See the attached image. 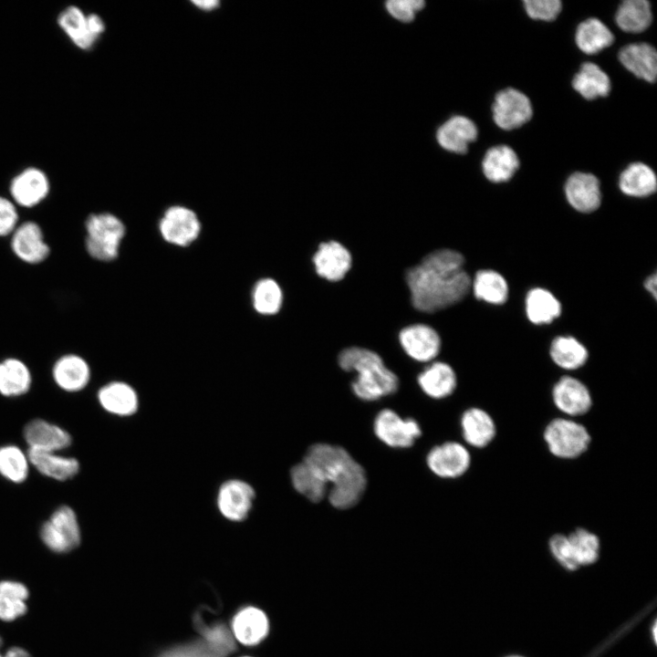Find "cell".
<instances>
[{
    "label": "cell",
    "instance_id": "6da1fadb",
    "mask_svg": "<svg viewBox=\"0 0 657 657\" xmlns=\"http://www.w3.org/2000/svg\"><path fill=\"white\" fill-rule=\"evenodd\" d=\"M464 256L454 249H435L404 274L412 308L432 314L462 301L471 290Z\"/></svg>",
    "mask_w": 657,
    "mask_h": 657
},
{
    "label": "cell",
    "instance_id": "7a4b0ae2",
    "mask_svg": "<svg viewBox=\"0 0 657 657\" xmlns=\"http://www.w3.org/2000/svg\"><path fill=\"white\" fill-rule=\"evenodd\" d=\"M303 461L309 465L328 491V500L338 509L359 503L367 485L363 467L344 448L328 443L311 445Z\"/></svg>",
    "mask_w": 657,
    "mask_h": 657
},
{
    "label": "cell",
    "instance_id": "3957f363",
    "mask_svg": "<svg viewBox=\"0 0 657 657\" xmlns=\"http://www.w3.org/2000/svg\"><path fill=\"white\" fill-rule=\"evenodd\" d=\"M338 364L345 371L357 373L351 389L362 401H377L399 389L398 376L385 365L379 353L370 349L347 347L339 353Z\"/></svg>",
    "mask_w": 657,
    "mask_h": 657
},
{
    "label": "cell",
    "instance_id": "277c9868",
    "mask_svg": "<svg viewBox=\"0 0 657 657\" xmlns=\"http://www.w3.org/2000/svg\"><path fill=\"white\" fill-rule=\"evenodd\" d=\"M549 452L561 459H575L589 448L591 436L581 423L568 418L550 421L543 433Z\"/></svg>",
    "mask_w": 657,
    "mask_h": 657
},
{
    "label": "cell",
    "instance_id": "5b68a950",
    "mask_svg": "<svg viewBox=\"0 0 657 657\" xmlns=\"http://www.w3.org/2000/svg\"><path fill=\"white\" fill-rule=\"evenodd\" d=\"M87 249L91 256L110 261L118 255L120 243L124 236L122 222L110 214H93L87 221Z\"/></svg>",
    "mask_w": 657,
    "mask_h": 657
},
{
    "label": "cell",
    "instance_id": "8992f818",
    "mask_svg": "<svg viewBox=\"0 0 657 657\" xmlns=\"http://www.w3.org/2000/svg\"><path fill=\"white\" fill-rule=\"evenodd\" d=\"M43 543L53 552L67 553L78 548L81 534L77 516L68 506L54 511L40 530Z\"/></svg>",
    "mask_w": 657,
    "mask_h": 657
},
{
    "label": "cell",
    "instance_id": "52a82bcc",
    "mask_svg": "<svg viewBox=\"0 0 657 657\" xmlns=\"http://www.w3.org/2000/svg\"><path fill=\"white\" fill-rule=\"evenodd\" d=\"M373 429L376 436L392 448H409L422 435L414 419H402L391 409H383L376 415Z\"/></svg>",
    "mask_w": 657,
    "mask_h": 657
},
{
    "label": "cell",
    "instance_id": "ba28073f",
    "mask_svg": "<svg viewBox=\"0 0 657 657\" xmlns=\"http://www.w3.org/2000/svg\"><path fill=\"white\" fill-rule=\"evenodd\" d=\"M492 112L493 120L500 129L511 130L531 120L533 108L527 95L516 89L507 88L495 95Z\"/></svg>",
    "mask_w": 657,
    "mask_h": 657
},
{
    "label": "cell",
    "instance_id": "9c48e42d",
    "mask_svg": "<svg viewBox=\"0 0 657 657\" xmlns=\"http://www.w3.org/2000/svg\"><path fill=\"white\" fill-rule=\"evenodd\" d=\"M398 339L404 352L419 362H429L435 359L442 345L439 333L423 323L405 326L399 331Z\"/></svg>",
    "mask_w": 657,
    "mask_h": 657
},
{
    "label": "cell",
    "instance_id": "30bf717a",
    "mask_svg": "<svg viewBox=\"0 0 657 657\" xmlns=\"http://www.w3.org/2000/svg\"><path fill=\"white\" fill-rule=\"evenodd\" d=\"M316 274L327 281L339 282L352 266L350 251L340 242L330 240L319 243L312 256Z\"/></svg>",
    "mask_w": 657,
    "mask_h": 657
},
{
    "label": "cell",
    "instance_id": "8fae6325",
    "mask_svg": "<svg viewBox=\"0 0 657 657\" xmlns=\"http://www.w3.org/2000/svg\"><path fill=\"white\" fill-rule=\"evenodd\" d=\"M426 463L437 476L452 479L462 476L469 469L471 455L462 443L445 442L431 449Z\"/></svg>",
    "mask_w": 657,
    "mask_h": 657
},
{
    "label": "cell",
    "instance_id": "7c38bea8",
    "mask_svg": "<svg viewBox=\"0 0 657 657\" xmlns=\"http://www.w3.org/2000/svg\"><path fill=\"white\" fill-rule=\"evenodd\" d=\"M159 226L163 239L179 246H185L193 242L201 229L196 214L181 205L168 208Z\"/></svg>",
    "mask_w": 657,
    "mask_h": 657
},
{
    "label": "cell",
    "instance_id": "4fadbf2b",
    "mask_svg": "<svg viewBox=\"0 0 657 657\" xmlns=\"http://www.w3.org/2000/svg\"><path fill=\"white\" fill-rule=\"evenodd\" d=\"M552 400L562 413L572 417L586 414L593 403L588 387L571 376H563L555 383Z\"/></svg>",
    "mask_w": 657,
    "mask_h": 657
},
{
    "label": "cell",
    "instance_id": "5bb4252c",
    "mask_svg": "<svg viewBox=\"0 0 657 657\" xmlns=\"http://www.w3.org/2000/svg\"><path fill=\"white\" fill-rule=\"evenodd\" d=\"M254 499L255 491L249 484L242 480L232 479L220 486L217 506L224 518L240 522L248 516Z\"/></svg>",
    "mask_w": 657,
    "mask_h": 657
},
{
    "label": "cell",
    "instance_id": "9a60e30c",
    "mask_svg": "<svg viewBox=\"0 0 657 657\" xmlns=\"http://www.w3.org/2000/svg\"><path fill=\"white\" fill-rule=\"evenodd\" d=\"M60 26L79 47L89 48L104 31V23L97 15L88 16L75 6L62 12L58 17Z\"/></svg>",
    "mask_w": 657,
    "mask_h": 657
},
{
    "label": "cell",
    "instance_id": "2e32d148",
    "mask_svg": "<svg viewBox=\"0 0 657 657\" xmlns=\"http://www.w3.org/2000/svg\"><path fill=\"white\" fill-rule=\"evenodd\" d=\"M565 194L569 204L579 212L591 213L601 202L600 181L591 173H572L565 184Z\"/></svg>",
    "mask_w": 657,
    "mask_h": 657
},
{
    "label": "cell",
    "instance_id": "e0dca14e",
    "mask_svg": "<svg viewBox=\"0 0 657 657\" xmlns=\"http://www.w3.org/2000/svg\"><path fill=\"white\" fill-rule=\"evenodd\" d=\"M24 437L29 449L57 452L71 444V436L59 426L42 419L29 422L24 429Z\"/></svg>",
    "mask_w": 657,
    "mask_h": 657
},
{
    "label": "cell",
    "instance_id": "ac0fdd59",
    "mask_svg": "<svg viewBox=\"0 0 657 657\" xmlns=\"http://www.w3.org/2000/svg\"><path fill=\"white\" fill-rule=\"evenodd\" d=\"M461 430L464 440L475 448L489 445L496 434V426L492 416L481 408H469L461 416Z\"/></svg>",
    "mask_w": 657,
    "mask_h": 657
},
{
    "label": "cell",
    "instance_id": "d6986e66",
    "mask_svg": "<svg viewBox=\"0 0 657 657\" xmlns=\"http://www.w3.org/2000/svg\"><path fill=\"white\" fill-rule=\"evenodd\" d=\"M619 60L637 78L653 83L657 77V53L648 43L630 44L619 52Z\"/></svg>",
    "mask_w": 657,
    "mask_h": 657
},
{
    "label": "cell",
    "instance_id": "ffe728a7",
    "mask_svg": "<svg viewBox=\"0 0 657 657\" xmlns=\"http://www.w3.org/2000/svg\"><path fill=\"white\" fill-rule=\"evenodd\" d=\"M269 631L266 615L259 609L246 607L232 621V633L242 644L252 646L263 641Z\"/></svg>",
    "mask_w": 657,
    "mask_h": 657
},
{
    "label": "cell",
    "instance_id": "44dd1931",
    "mask_svg": "<svg viewBox=\"0 0 657 657\" xmlns=\"http://www.w3.org/2000/svg\"><path fill=\"white\" fill-rule=\"evenodd\" d=\"M475 124L466 117L454 116L445 121L437 131V141L446 151L465 153L469 143L477 138Z\"/></svg>",
    "mask_w": 657,
    "mask_h": 657
},
{
    "label": "cell",
    "instance_id": "7402d4cb",
    "mask_svg": "<svg viewBox=\"0 0 657 657\" xmlns=\"http://www.w3.org/2000/svg\"><path fill=\"white\" fill-rule=\"evenodd\" d=\"M417 381L427 396L439 400L453 394L457 385V377L449 364L435 361L418 375Z\"/></svg>",
    "mask_w": 657,
    "mask_h": 657
},
{
    "label": "cell",
    "instance_id": "603a6c76",
    "mask_svg": "<svg viewBox=\"0 0 657 657\" xmlns=\"http://www.w3.org/2000/svg\"><path fill=\"white\" fill-rule=\"evenodd\" d=\"M29 463L43 475L55 480L65 481L74 477L78 470L77 459L59 455L57 452L28 449Z\"/></svg>",
    "mask_w": 657,
    "mask_h": 657
},
{
    "label": "cell",
    "instance_id": "cb8c5ba5",
    "mask_svg": "<svg viewBox=\"0 0 657 657\" xmlns=\"http://www.w3.org/2000/svg\"><path fill=\"white\" fill-rule=\"evenodd\" d=\"M12 248L17 256L28 263H38L49 253L39 226L32 222L25 223L16 229L12 238Z\"/></svg>",
    "mask_w": 657,
    "mask_h": 657
},
{
    "label": "cell",
    "instance_id": "d4e9b609",
    "mask_svg": "<svg viewBox=\"0 0 657 657\" xmlns=\"http://www.w3.org/2000/svg\"><path fill=\"white\" fill-rule=\"evenodd\" d=\"M519 167V159L513 149L497 145L487 150L482 162L483 172L493 182L509 181Z\"/></svg>",
    "mask_w": 657,
    "mask_h": 657
},
{
    "label": "cell",
    "instance_id": "484cf974",
    "mask_svg": "<svg viewBox=\"0 0 657 657\" xmlns=\"http://www.w3.org/2000/svg\"><path fill=\"white\" fill-rule=\"evenodd\" d=\"M98 399L105 411L119 416L133 414L139 405L136 391L121 381H114L103 386L98 392Z\"/></svg>",
    "mask_w": 657,
    "mask_h": 657
},
{
    "label": "cell",
    "instance_id": "4316f807",
    "mask_svg": "<svg viewBox=\"0 0 657 657\" xmlns=\"http://www.w3.org/2000/svg\"><path fill=\"white\" fill-rule=\"evenodd\" d=\"M11 193L21 205L32 206L39 203L48 192L46 175L36 169H27L11 183Z\"/></svg>",
    "mask_w": 657,
    "mask_h": 657
},
{
    "label": "cell",
    "instance_id": "83f0119b",
    "mask_svg": "<svg viewBox=\"0 0 657 657\" xmlns=\"http://www.w3.org/2000/svg\"><path fill=\"white\" fill-rule=\"evenodd\" d=\"M53 377L61 389L67 391H78L88 384L89 368L82 358L68 355L56 362Z\"/></svg>",
    "mask_w": 657,
    "mask_h": 657
},
{
    "label": "cell",
    "instance_id": "f1b7e54d",
    "mask_svg": "<svg viewBox=\"0 0 657 657\" xmlns=\"http://www.w3.org/2000/svg\"><path fill=\"white\" fill-rule=\"evenodd\" d=\"M619 186L626 195L646 197L655 193L657 180L654 172L648 165L633 162L620 173Z\"/></svg>",
    "mask_w": 657,
    "mask_h": 657
},
{
    "label": "cell",
    "instance_id": "f546056e",
    "mask_svg": "<svg viewBox=\"0 0 657 657\" xmlns=\"http://www.w3.org/2000/svg\"><path fill=\"white\" fill-rule=\"evenodd\" d=\"M572 87L588 100L606 97L611 85L609 76L591 62L583 63L572 79Z\"/></svg>",
    "mask_w": 657,
    "mask_h": 657
},
{
    "label": "cell",
    "instance_id": "4dcf8cb0",
    "mask_svg": "<svg viewBox=\"0 0 657 657\" xmlns=\"http://www.w3.org/2000/svg\"><path fill=\"white\" fill-rule=\"evenodd\" d=\"M575 40L582 52L592 55L610 47L614 36L600 20L589 18L578 26Z\"/></svg>",
    "mask_w": 657,
    "mask_h": 657
},
{
    "label": "cell",
    "instance_id": "1f68e13d",
    "mask_svg": "<svg viewBox=\"0 0 657 657\" xmlns=\"http://www.w3.org/2000/svg\"><path fill=\"white\" fill-rule=\"evenodd\" d=\"M617 26L627 33H641L646 30L652 21L651 4L646 0H625L615 14Z\"/></svg>",
    "mask_w": 657,
    "mask_h": 657
},
{
    "label": "cell",
    "instance_id": "d6a6232c",
    "mask_svg": "<svg viewBox=\"0 0 657 657\" xmlns=\"http://www.w3.org/2000/svg\"><path fill=\"white\" fill-rule=\"evenodd\" d=\"M528 319L537 325L548 324L561 313V305L548 290L537 287L531 289L526 299Z\"/></svg>",
    "mask_w": 657,
    "mask_h": 657
},
{
    "label": "cell",
    "instance_id": "836d02e7",
    "mask_svg": "<svg viewBox=\"0 0 657 657\" xmlns=\"http://www.w3.org/2000/svg\"><path fill=\"white\" fill-rule=\"evenodd\" d=\"M471 288L476 298L495 305L505 303L508 296V286L504 276L489 269L475 274Z\"/></svg>",
    "mask_w": 657,
    "mask_h": 657
},
{
    "label": "cell",
    "instance_id": "e575fe53",
    "mask_svg": "<svg viewBox=\"0 0 657 657\" xmlns=\"http://www.w3.org/2000/svg\"><path fill=\"white\" fill-rule=\"evenodd\" d=\"M29 592L21 582L0 581V620L12 621L23 616L27 610L26 600Z\"/></svg>",
    "mask_w": 657,
    "mask_h": 657
},
{
    "label": "cell",
    "instance_id": "d590c367",
    "mask_svg": "<svg viewBox=\"0 0 657 657\" xmlns=\"http://www.w3.org/2000/svg\"><path fill=\"white\" fill-rule=\"evenodd\" d=\"M31 383L27 367L20 360L8 359L0 363V393L18 396L26 393Z\"/></svg>",
    "mask_w": 657,
    "mask_h": 657
},
{
    "label": "cell",
    "instance_id": "8d00e7d4",
    "mask_svg": "<svg viewBox=\"0 0 657 657\" xmlns=\"http://www.w3.org/2000/svg\"><path fill=\"white\" fill-rule=\"evenodd\" d=\"M553 361L564 370H577L588 360L587 349L572 337H558L550 346Z\"/></svg>",
    "mask_w": 657,
    "mask_h": 657
},
{
    "label": "cell",
    "instance_id": "74e56055",
    "mask_svg": "<svg viewBox=\"0 0 657 657\" xmlns=\"http://www.w3.org/2000/svg\"><path fill=\"white\" fill-rule=\"evenodd\" d=\"M569 553L576 568L595 562L599 558V537L585 528H577L567 536Z\"/></svg>",
    "mask_w": 657,
    "mask_h": 657
},
{
    "label": "cell",
    "instance_id": "f35d334b",
    "mask_svg": "<svg viewBox=\"0 0 657 657\" xmlns=\"http://www.w3.org/2000/svg\"><path fill=\"white\" fill-rule=\"evenodd\" d=\"M255 309L263 315L276 314L283 303L282 289L272 278H264L256 283L253 290Z\"/></svg>",
    "mask_w": 657,
    "mask_h": 657
},
{
    "label": "cell",
    "instance_id": "ab89813d",
    "mask_svg": "<svg viewBox=\"0 0 657 657\" xmlns=\"http://www.w3.org/2000/svg\"><path fill=\"white\" fill-rule=\"evenodd\" d=\"M27 455L16 445L0 447V474L14 483H22L28 474Z\"/></svg>",
    "mask_w": 657,
    "mask_h": 657
},
{
    "label": "cell",
    "instance_id": "60d3db41",
    "mask_svg": "<svg viewBox=\"0 0 657 657\" xmlns=\"http://www.w3.org/2000/svg\"><path fill=\"white\" fill-rule=\"evenodd\" d=\"M200 631L203 640L224 657L235 651L234 635L224 625L217 624L212 627L202 625Z\"/></svg>",
    "mask_w": 657,
    "mask_h": 657
},
{
    "label": "cell",
    "instance_id": "b9f144b4",
    "mask_svg": "<svg viewBox=\"0 0 657 657\" xmlns=\"http://www.w3.org/2000/svg\"><path fill=\"white\" fill-rule=\"evenodd\" d=\"M523 3L529 17L544 21L555 20L562 8L559 0H525Z\"/></svg>",
    "mask_w": 657,
    "mask_h": 657
},
{
    "label": "cell",
    "instance_id": "7bdbcfd3",
    "mask_svg": "<svg viewBox=\"0 0 657 657\" xmlns=\"http://www.w3.org/2000/svg\"><path fill=\"white\" fill-rule=\"evenodd\" d=\"M160 657H224L204 640L175 647L163 652Z\"/></svg>",
    "mask_w": 657,
    "mask_h": 657
},
{
    "label": "cell",
    "instance_id": "ee69618b",
    "mask_svg": "<svg viewBox=\"0 0 657 657\" xmlns=\"http://www.w3.org/2000/svg\"><path fill=\"white\" fill-rule=\"evenodd\" d=\"M424 2L422 0H390L386 2L388 12L396 19L402 22H411L415 14L422 9Z\"/></svg>",
    "mask_w": 657,
    "mask_h": 657
},
{
    "label": "cell",
    "instance_id": "f6af8a7d",
    "mask_svg": "<svg viewBox=\"0 0 657 657\" xmlns=\"http://www.w3.org/2000/svg\"><path fill=\"white\" fill-rule=\"evenodd\" d=\"M549 548L557 560L568 569H576L570 553L568 537L562 534L554 535L549 540Z\"/></svg>",
    "mask_w": 657,
    "mask_h": 657
},
{
    "label": "cell",
    "instance_id": "bcb514c9",
    "mask_svg": "<svg viewBox=\"0 0 657 657\" xmlns=\"http://www.w3.org/2000/svg\"><path fill=\"white\" fill-rule=\"evenodd\" d=\"M16 221L17 214L13 203L0 197V235H6L12 232Z\"/></svg>",
    "mask_w": 657,
    "mask_h": 657
},
{
    "label": "cell",
    "instance_id": "7dc6e473",
    "mask_svg": "<svg viewBox=\"0 0 657 657\" xmlns=\"http://www.w3.org/2000/svg\"><path fill=\"white\" fill-rule=\"evenodd\" d=\"M3 640L0 636V657H31L29 652L21 647H11L5 652H1Z\"/></svg>",
    "mask_w": 657,
    "mask_h": 657
},
{
    "label": "cell",
    "instance_id": "c3c4849f",
    "mask_svg": "<svg viewBox=\"0 0 657 657\" xmlns=\"http://www.w3.org/2000/svg\"><path fill=\"white\" fill-rule=\"evenodd\" d=\"M644 287L648 292H650L654 298L657 297V276L652 274L647 277L644 282Z\"/></svg>",
    "mask_w": 657,
    "mask_h": 657
},
{
    "label": "cell",
    "instance_id": "681fc988",
    "mask_svg": "<svg viewBox=\"0 0 657 657\" xmlns=\"http://www.w3.org/2000/svg\"><path fill=\"white\" fill-rule=\"evenodd\" d=\"M193 4L195 5L198 8L205 11H211L218 7L220 5V3L216 0L193 1Z\"/></svg>",
    "mask_w": 657,
    "mask_h": 657
},
{
    "label": "cell",
    "instance_id": "f907efd6",
    "mask_svg": "<svg viewBox=\"0 0 657 657\" xmlns=\"http://www.w3.org/2000/svg\"><path fill=\"white\" fill-rule=\"evenodd\" d=\"M514 657H516V656H514Z\"/></svg>",
    "mask_w": 657,
    "mask_h": 657
}]
</instances>
